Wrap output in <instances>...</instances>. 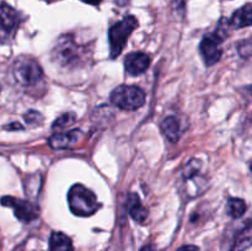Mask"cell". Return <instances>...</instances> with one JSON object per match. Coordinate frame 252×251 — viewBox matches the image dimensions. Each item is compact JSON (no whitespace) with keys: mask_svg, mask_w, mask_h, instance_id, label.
Returning <instances> with one entry per match:
<instances>
[{"mask_svg":"<svg viewBox=\"0 0 252 251\" xmlns=\"http://www.w3.org/2000/svg\"><path fill=\"white\" fill-rule=\"evenodd\" d=\"M68 203L70 211L79 217L93 216L100 207L95 193L80 184L70 187L68 193Z\"/></svg>","mask_w":252,"mask_h":251,"instance_id":"1","label":"cell"},{"mask_svg":"<svg viewBox=\"0 0 252 251\" xmlns=\"http://www.w3.org/2000/svg\"><path fill=\"white\" fill-rule=\"evenodd\" d=\"M85 48L79 46L71 36H62L54 46L52 57L59 66H78L85 58Z\"/></svg>","mask_w":252,"mask_h":251,"instance_id":"2","label":"cell"},{"mask_svg":"<svg viewBox=\"0 0 252 251\" xmlns=\"http://www.w3.org/2000/svg\"><path fill=\"white\" fill-rule=\"evenodd\" d=\"M12 75L17 84L25 88L37 86L43 79V70L36 59L29 56H20L12 64Z\"/></svg>","mask_w":252,"mask_h":251,"instance_id":"3","label":"cell"},{"mask_svg":"<svg viewBox=\"0 0 252 251\" xmlns=\"http://www.w3.org/2000/svg\"><path fill=\"white\" fill-rule=\"evenodd\" d=\"M229 21L221 20L217 31L207 34L203 37L199 44V52L203 58L204 64L207 66H212L213 64L218 63L221 57V42L226 38V30H228Z\"/></svg>","mask_w":252,"mask_h":251,"instance_id":"4","label":"cell"},{"mask_svg":"<svg viewBox=\"0 0 252 251\" xmlns=\"http://www.w3.org/2000/svg\"><path fill=\"white\" fill-rule=\"evenodd\" d=\"M138 21L134 16L129 15L118 21L108 30V43H110L111 58H116L122 53L128 41V37L137 29Z\"/></svg>","mask_w":252,"mask_h":251,"instance_id":"5","label":"cell"},{"mask_svg":"<svg viewBox=\"0 0 252 251\" xmlns=\"http://www.w3.org/2000/svg\"><path fill=\"white\" fill-rule=\"evenodd\" d=\"M111 102L125 111H134L145 102V94L135 85H121L111 93Z\"/></svg>","mask_w":252,"mask_h":251,"instance_id":"6","label":"cell"},{"mask_svg":"<svg viewBox=\"0 0 252 251\" xmlns=\"http://www.w3.org/2000/svg\"><path fill=\"white\" fill-rule=\"evenodd\" d=\"M21 22L20 14L10 5L0 4V42L9 43L14 38Z\"/></svg>","mask_w":252,"mask_h":251,"instance_id":"7","label":"cell"},{"mask_svg":"<svg viewBox=\"0 0 252 251\" xmlns=\"http://www.w3.org/2000/svg\"><path fill=\"white\" fill-rule=\"evenodd\" d=\"M1 204L5 207H10L14 209V213L19 220L24 221V223H30V221L34 220L38 218L39 211L36 206L27 201H22V199L14 198V197H2Z\"/></svg>","mask_w":252,"mask_h":251,"instance_id":"8","label":"cell"},{"mask_svg":"<svg viewBox=\"0 0 252 251\" xmlns=\"http://www.w3.org/2000/svg\"><path fill=\"white\" fill-rule=\"evenodd\" d=\"M150 65V57L143 52H133L125 59L126 71L129 75H139L143 74Z\"/></svg>","mask_w":252,"mask_h":251,"instance_id":"9","label":"cell"},{"mask_svg":"<svg viewBox=\"0 0 252 251\" xmlns=\"http://www.w3.org/2000/svg\"><path fill=\"white\" fill-rule=\"evenodd\" d=\"M81 135H83V133L79 129L69 130L66 133H56V134L49 138L48 143L53 149H68V148H71L75 144H78Z\"/></svg>","mask_w":252,"mask_h":251,"instance_id":"10","label":"cell"},{"mask_svg":"<svg viewBox=\"0 0 252 251\" xmlns=\"http://www.w3.org/2000/svg\"><path fill=\"white\" fill-rule=\"evenodd\" d=\"M160 128H161L162 134L165 135V138H166L169 142H179L182 133V126L179 118L175 117V116H167V117H165L164 120L161 121Z\"/></svg>","mask_w":252,"mask_h":251,"instance_id":"11","label":"cell"},{"mask_svg":"<svg viewBox=\"0 0 252 251\" xmlns=\"http://www.w3.org/2000/svg\"><path fill=\"white\" fill-rule=\"evenodd\" d=\"M252 246V220L246 221L245 225L236 233L231 251H246Z\"/></svg>","mask_w":252,"mask_h":251,"instance_id":"12","label":"cell"},{"mask_svg":"<svg viewBox=\"0 0 252 251\" xmlns=\"http://www.w3.org/2000/svg\"><path fill=\"white\" fill-rule=\"evenodd\" d=\"M127 209L129 212L130 217L134 219L137 223H145L148 218V209L140 202V198L138 194L130 193L127 199Z\"/></svg>","mask_w":252,"mask_h":251,"instance_id":"13","label":"cell"},{"mask_svg":"<svg viewBox=\"0 0 252 251\" xmlns=\"http://www.w3.org/2000/svg\"><path fill=\"white\" fill-rule=\"evenodd\" d=\"M229 25L233 29H244V27L252 26V4H248L236 10L231 19L229 20Z\"/></svg>","mask_w":252,"mask_h":251,"instance_id":"14","label":"cell"},{"mask_svg":"<svg viewBox=\"0 0 252 251\" xmlns=\"http://www.w3.org/2000/svg\"><path fill=\"white\" fill-rule=\"evenodd\" d=\"M49 251H74L73 241L62 231H53L49 238Z\"/></svg>","mask_w":252,"mask_h":251,"instance_id":"15","label":"cell"},{"mask_svg":"<svg viewBox=\"0 0 252 251\" xmlns=\"http://www.w3.org/2000/svg\"><path fill=\"white\" fill-rule=\"evenodd\" d=\"M248 206H246L245 201L241 198H230L226 203V213L231 217V218H240L245 214Z\"/></svg>","mask_w":252,"mask_h":251,"instance_id":"16","label":"cell"},{"mask_svg":"<svg viewBox=\"0 0 252 251\" xmlns=\"http://www.w3.org/2000/svg\"><path fill=\"white\" fill-rule=\"evenodd\" d=\"M75 120L76 117L74 113H64V115H62L61 117H58L54 121L53 125H52V128H53L54 130H62L64 129V128L73 125V123L75 122Z\"/></svg>","mask_w":252,"mask_h":251,"instance_id":"17","label":"cell"},{"mask_svg":"<svg viewBox=\"0 0 252 251\" xmlns=\"http://www.w3.org/2000/svg\"><path fill=\"white\" fill-rule=\"evenodd\" d=\"M27 122H33L34 120L38 121V118H41V115L38 112H34V111H30L26 116H25Z\"/></svg>","mask_w":252,"mask_h":251,"instance_id":"18","label":"cell"},{"mask_svg":"<svg viewBox=\"0 0 252 251\" xmlns=\"http://www.w3.org/2000/svg\"><path fill=\"white\" fill-rule=\"evenodd\" d=\"M176 251H201V250H199L198 246L196 245H184L181 246V248L177 249Z\"/></svg>","mask_w":252,"mask_h":251,"instance_id":"19","label":"cell"},{"mask_svg":"<svg viewBox=\"0 0 252 251\" xmlns=\"http://www.w3.org/2000/svg\"><path fill=\"white\" fill-rule=\"evenodd\" d=\"M174 2H175V7H176V9H184L185 0H174Z\"/></svg>","mask_w":252,"mask_h":251,"instance_id":"20","label":"cell"},{"mask_svg":"<svg viewBox=\"0 0 252 251\" xmlns=\"http://www.w3.org/2000/svg\"><path fill=\"white\" fill-rule=\"evenodd\" d=\"M7 129H21V125L20 123H11V125H9V127H6Z\"/></svg>","mask_w":252,"mask_h":251,"instance_id":"21","label":"cell"},{"mask_svg":"<svg viewBox=\"0 0 252 251\" xmlns=\"http://www.w3.org/2000/svg\"><path fill=\"white\" fill-rule=\"evenodd\" d=\"M140 251H157V249H155L153 245H145L140 249Z\"/></svg>","mask_w":252,"mask_h":251,"instance_id":"22","label":"cell"},{"mask_svg":"<svg viewBox=\"0 0 252 251\" xmlns=\"http://www.w3.org/2000/svg\"><path fill=\"white\" fill-rule=\"evenodd\" d=\"M81 1L86 2V4H90V5H98L101 2V0H81Z\"/></svg>","mask_w":252,"mask_h":251,"instance_id":"23","label":"cell"},{"mask_svg":"<svg viewBox=\"0 0 252 251\" xmlns=\"http://www.w3.org/2000/svg\"><path fill=\"white\" fill-rule=\"evenodd\" d=\"M115 1H116V4H118V5H121V6H123V5L127 4L128 0H115Z\"/></svg>","mask_w":252,"mask_h":251,"instance_id":"24","label":"cell"},{"mask_svg":"<svg viewBox=\"0 0 252 251\" xmlns=\"http://www.w3.org/2000/svg\"><path fill=\"white\" fill-rule=\"evenodd\" d=\"M250 170H251V172H252V161H251V164H250Z\"/></svg>","mask_w":252,"mask_h":251,"instance_id":"25","label":"cell"}]
</instances>
